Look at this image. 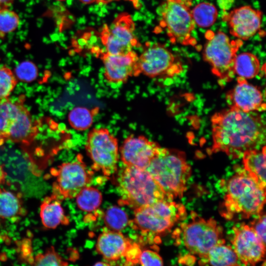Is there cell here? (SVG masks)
<instances>
[{
  "label": "cell",
  "mask_w": 266,
  "mask_h": 266,
  "mask_svg": "<svg viewBox=\"0 0 266 266\" xmlns=\"http://www.w3.org/2000/svg\"><path fill=\"white\" fill-rule=\"evenodd\" d=\"M204 260L211 266H241L242 264L233 249L225 243L212 247Z\"/></svg>",
  "instance_id": "obj_23"
},
{
  "label": "cell",
  "mask_w": 266,
  "mask_h": 266,
  "mask_svg": "<svg viewBox=\"0 0 266 266\" xmlns=\"http://www.w3.org/2000/svg\"><path fill=\"white\" fill-rule=\"evenodd\" d=\"M186 216L182 204L166 199L134 209V218L129 224L144 234H162Z\"/></svg>",
  "instance_id": "obj_5"
},
{
  "label": "cell",
  "mask_w": 266,
  "mask_h": 266,
  "mask_svg": "<svg viewBox=\"0 0 266 266\" xmlns=\"http://www.w3.org/2000/svg\"><path fill=\"white\" fill-rule=\"evenodd\" d=\"M244 169L266 187V146L262 149H253L242 155Z\"/></svg>",
  "instance_id": "obj_21"
},
{
  "label": "cell",
  "mask_w": 266,
  "mask_h": 266,
  "mask_svg": "<svg viewBox=\"0 0 266 266\" xmlns=\"http://www.w3.org/2000/svg\"><path fill=\"white\" fill-rule=\"evenodd\" d=\"M37 127L22 102L19 112L9 132L8 139L14 142L30 145L37 134Z\"/></svg>",
  "instance_id": "obj_19"
},
{
  "label": "cell",
  "mask_w": 266,
  "mask_h": 266,
  "mask_svg": "<svg viewBox=\"0 0 266 266\" xmlns=\"http://www.w3.org/2000/svg\"><path fill=\"white\" fill-rule=\"evenodd\" d=\"M6 175V173L4 171L3 166L0 165V185L4 183Z\"/></svg>",
  "instance_id": "obj_38"
},
{
  "label": "cell",
  "mask_w": 266,
  "mask_h": 266,
  "mask_svg": "<svg viewBox=\"0 0 266 266\" xmlns=\"http://www.w3.org/2000/svg\"><path fill=\"white\" fill-rule=\"evenodd\" d=\"M18 14L8 8L0 9V38L15 31L20 25Z\"/></svg>",
  "instance_id": "obj_30"
},
{
  "label": "cell",
  "mask_w": 266,
  "mask_h": 266,
  "mask_svg": "<svg viewBox=\"0 0 266 266\" xmlns=\"http://www.w3.org/2000/svg\"><path fill=\"white\" fill-rule=\"evenodd\" d=\"M160 25L172 43L194 46L195 29L191 10L184 0H164L158 8Z\"/></svg>",
  "instance_id": "obj_7"
},
{
  "label": "cell",
  "mask_w": 266,
  "mask_h": 266,
  "mask_svg": "<svg viewBox=\"0 0 266 266\" xmlns=\"http://www.w3.org/2000/svg\"><path fill=\"white\" fill-rule=\"evenodd\" d=\"M99 110L98 107L89 109L84 106L75 107L68 113L69 124L76 131H86L93 125L94 116Z\"/></svg>",
  "instance_id": "obj_26"
},
{
  "label": "cell",
  "mask_w": 266,
  "mask_h": 266,
  "mask_svg": "<svg viewBox=\"0 0 266 266\" xmlns=\"http://www.w3.org/2000/svg\"><path fill=\"white\" fill-rule=\"evenodd\" d=\"M22 101L7 98L0 100V140L8 139L9 130L17 115Z\"/></svg>",
  "instance_id": "obj_24"
},
{
  "label": "cell",
  "mask_w": 266,
  "mask_h": 266,
  "mask_svg": "<svg viewBox=\"0 0 266 266\" xmlns=\"http://www.w3.org/2000/svg\"><path fill=\"white\" fill-rule=\"evenodd\" d=\"M2 141L0 140V143L2 144Z\"/></svg>",
  "instance_id": "obj_42"
},
{
  "label": "cell",
  "mask_w": 266,
  "mask_h": 266,
  "mask_svg": "<svg viewBox=\"0 0 266 266\" xmlns=\"http://www.w3.org/2000/svg\"><path fill=\"white\" fill-rule=\"evenodd\" d=\"M260 70L259 60L255 55L244 52L236 55L234 65V72L238 77L245 79L256 76Z\"/></svg>",
  "instance_id": "obj_25"
},
{
  "label": "cell",
  "mask_w": 266,
  "mask_h": 266,
  "mask_svg": "<svg viewBox=\"0 0 266 266\" xmlns=\"http://www.w3.org/2000/svg\"><path fill=\"white\" fill-rule=\"evenodd\" d=\"M191 13L195 25L201 28L212 26L218 16L216 6L208 2H202L197 4L191 10Z\"/></svg>",
  "instance_id": "obj_27"
},
{
  "label": "cell",
  "mask_w": 266,
  "mask_h": 266,
  "mask_svg": "<svg viewBox=\"0 0 266 266\" xmlns=\"http://www.w3.org/2000/svg\"><path fill=\"white\" fill-rule=\"evenodd\" d=\"M14 72L6 66L0 67V100L7 98L17 83Z\"/></svg>",
  "instance_id": "obj_32"
},
{
  "label": "cell",
  "mask_w": 266,
  "mask_h": 266,
  "mask_svg": "<svg viewBox=\"0 0 266 266\" xmlns=\"http://www.w3.org/2000/svg\"><path fill=\"white\" fill-rule=\"evenodd\" d=\"M51 174L55 177L52 194L60 200L76 197L92 179V172L87 169L81 156L53 168Z\"/></svg>",
  "instance_id": "obj_10"
},
{
  "label": "cell",
  "mask_w": 266,
  "mask_h": 266,
  "mask_svg": "<svg viewBox=\"0 0 266 266\" xmlns=\"http://www.w3.org/2000/svg\"><path fill=\"white\" fill-rule=\"evenodd\" d=\"M138 56L133 50L121 54L102 53L100 58L103 65L105 79L109 83H121L140 75Z\"/></svg>",
  "instance_id": "obj_15"
},
{
  "label": "cell",
  "mask_w": 266,
  "mask_h": 266,
  "mask_svg": "<svg viewBox=\"0 0 266 266\" xmlns=\"http://www.w3.org/2000/svg\"><path fill=\"white\" fill-rule=\"evenodd\" d=\"M207 39L203 51L204 61L210 65L212 73L222 84L230 82L235 74L234 61L237 52L243 45L242 40H232L221 31L208 35Z\"/></svg>",
  "instance_id": "obj_6"
},
{
  "label": "cell",
  "mask_w": 266,
  "mask_h": 266,
  "mask_svg": "<svg viewBox=\"0 0 266 266\" xmlns=\"http://www.w3.org/2000/svg\"><path fill=\"white\" fill-rule=\"evenodd\" d=\"M117 183L120 196L119 204L134 209L168 199L146 169L125 166L118 174Z\"/></svg>",
  "instance_id": "obj_4"
},
{
  "label": "cell",
  "mask_w": 266,
  "mask_h": 266,
  "mask_svg": "<svg viewBox=\"0 0 266 266\" xmlns=\"http://www.w3.org/2000/svg\"><path fill=\"white\" fill-rule=\"evenodd\" d=\"M82 3L90 4L96 1L97 0H80Z\"/></svg>",
  "instance_id": "obj_40"
},
{
  "label": "cell",
  "mask_w": 266,
  "mask_h": 266,
  "mask_svg": "<svg viewBox=\"0 0 266 266\" xmlns=\"http://www.w3.org/2000/svg\"><path fill=\"white\" fill-rule=\"evenodd\" d=\"M142 266H163L162 257L156 252L151 250L141 251L139 262Z\"/></svg>",
  "instance_id": "obj_34"
},
{
  "label": "cell",
  "mask_w": 266,
  "mask_h": 266,
  "mask_svg": "<svg viewBox=\"0 0 266 266\" xmlns=\"http://www.w3.org/2000/svg\"><path fill=\"white\" fill-rule=\"evenodd\" d=\"M140 74L154 78L164 76H172L182 70L174 54L163 44H147L138 56Z\"/></svg>",
  "instance_id": "obj_11"
},
{
  "label": "cell",
  "mask_w": 266,
  "mask_h": 266,
  "mask_svg": "<svg viewBox=\"0 0 266 266\" xmlns=\"http://www.w3.org/2000/svg\"><path fill=\"white\" fill-rule=\"evenodd\" d=\"M211 151L238 158L249 150L258 149L266 141V126L261 116L234 107L216 112L211 118Z\"/></svg>",
  "instance_id": "obj_1"
},
{
  "label": "cell",
  "mask_w": 266,
  "mask_h": 266,
  "mask_svg": "<svg viewBox=\"0 0 266 266\" xmlns=\"http://www.w3.org/2000/svg\"><path fill=\"white\" fill-rule=\"evenodd\" d=\"M134 30L132 18L126 13L118 15L110 25H104L100 37L105 52L112 54H125L139 46Z\"/></svg>",
  "instance_id": "obj_12"
},
{
  "label": "cell",
  "mask_w": 266,
  "mask_h": 266,
  "mask_svg": "<svg viewBox=\"0 0 266 266\" xmlns=\"http://www.w3.org/2000/svg\"><path fill=\"white\" fill-rule=\"evenodd\" d=\"M14 0H0V9L8 8L13 3Z\"/></svg>",
  "instance_id": "obj_37"
},
{
  "label": "cell",
  "mask_w": 266,
  "mask_h": 266,
  "mask_svg": "<svg viewBox=\"0 0 266 266\" xmlns=\"http://www.w3.org/2000/svg\"><path fill=\"white\" fill-rule=\"evenodd\" d=\"M33 266H68V263L56 252L53 246H51L44 252L35 256Z\"/></svg>",
  "instance_id": "obj_31"
},
{
  "label": "cell",
  "mask_w": 266,
  "mask_h": 266,
  "mask_svg": "<svg viewBox=\"0 0 266 266\" xmlns=\"http://www.w3.org/2000/svg\"><path fill=\"white\" fill-rule=\"evenodd\" d=\"M78 207L82 210L92 212L100 206L102 201L101 193L96 188L86 186L76 196Z\"/></svg>",
  "instance_id": "obj_28"
},
{
  "label": "cell",
  "mask_w": 266,
  "mask_h": 266,
  "mask_svg": "<svg viewBox=\"0 0 266 266\" xmlns=\"http://www.w3.org/2000/svg\"><path fill=\"white\" fill-rule=\"evenodd\" d=\"M17 79L25 82H31L38 75L37 66L33 62L26 61L19 64L14 72Z\"/></svg>",
  "instance_id": "obj_33"
},
{
  "label": "cell",
  "mask_w": 266,
  "mask_h": 266,
  "mask_svg": "<svg viewBox=\"0 0 266 266\" xmlns=\"http://www.w3.org/2000/svg\"><path fill=\"white\" fill-rule=\"evenodd\" d=\"M191 218L181 225L184 244L190 253L205 259L212 247L225 243L223 228L213 218L205 219L195 212Z\"/></svg>",
  "instance_id": "obj_8"
},
{
  "label": "cell",
  "mask_w": 266,
  "mask_h": 266,
  "mask_svg": "<svg viewBox=\"0 0 266 266\" xmlns=\"http://www.w3.org/2000/svg\"><path fill=\"white\" fill-rule=\"evenodd\" d=\"M235 0H217V4L220 9L226 12L229 10L233 4Z\"/></svg>",
  "instance_id": "obj_36"
},
{
  "label": "cell",
  "mask_w": 266,
  "mask_h": 266,
  "mask_svg": "<svg viewBox=\"0 0 266 266\" xmlns=\"http://www.w3.org/2000/svg\"><path fill=\"white\" fill-rule=\"evenodd\" d=\"M265 202L266 187L239 169L227 181L221 213L228 220L235 215L248 219L262 212Z\"/></svg>",
  "instance_id": "obj_2"
},
{
  "label": "cell",
  "mask_w": 266,
  "mask_h": 266,
  "mask_svg": "<svg viewBox=\"0 0 266 266\" xmlns=\"http://www.w3.org/2000/svg\"><path fill=\"white\" fill-rule=\"evenodd\" d=\"M237 81L234 88L226 95L229 107H234L247 113L265 111L264 96L259 88L240 77H237Z\"/></svg>",
  "instance_id": "obj_18"
},
{
  "label": "cell",
  "mask_w": 266,
  "mask_h": 266,
  "mask_svg": "<svg viewBox=\"0 0 266 266\" xmlns=\"http://www.w3.org/2000/svg\"><path fill=\"white\" fill-rule=\"evenodd\" d=\"M93 266H110L106 263L102 262H99L96 263Z\"/></svg>",
  "instance_id": "obj_39"
},
{
  "label": "cell",
  "mask_w": 266,
  "mask_h": 266,
  "mask_svg": "<svg viewBox=\"0 0 266 266\" xmlns=\"http://www.w3.org/2000/svg\"><path fill=\"white\" fill-rule=\"evenodd\" d=\"M40 217L43 226L47 229H54L60 225L69 224V219L65 214L61 200L53 194L46 197L42 201Z\"/></svg>",
  "instance_id": "obj_20"
},
{
  "label": "cell",
  "mask_w": 266,
  "mask_h": 266,
  "mask_svg": "<svg viewBox=\"0 0 266 266\" xmlns=\"http://www.w3.org/2000/svg\"><path fill=\"white\" fill-rule=\"evenodd\" d=\"M257 215L249 225L262 242L266 245V215L261 212Z\"/></svg>",
  "instance_id": "obj_35"
},
{
  "label": "cell",
  "mask_w": 266,
  "mask_h": 266,
  "mask_svg": "<svg viewBox=\"0 0 266 266\" xmlns=\"http://www.w3.org/2000/svg\"><path fill=\"white\" fill-rule=\"evenodd\" d=\"M86 151L93 162L94 170L110 176L117 170L119 159L118 142L108 129L94 128L87 134Z\"/></svg>",
  "instance_id": "obj_9"
},
{
  "label": "cell",
  "mask_w": 266,
  "mask_h": 266,
  "mask_svg": "<svg viewBox=\"0 0 266 266\" xmlns=\"http://www.w3.org/2000/svg\"><path fill=\"white\" fill-rule=\"evenodd\" d=\"M58 0V1H64V0Z\"/></svg>",
  "instance_id": "obj_41"
},
{
  "label": "cell",
  "mask_w": 266,
  "mask_h": 266,
  "mask_svg": "<svg viewBox=\"0 0 266 266\" xmlns=\"http://www.w3.org/2000/svg\"><path fill=\"white\" fill-rule=\"evenodd\" d=\"M96 250L108 261H115L126 257L129 262H139L141 251L137 244L121 233L110 230L100 233L97 241Z\"/></svg>",
  "instance_id": "obj_13"
},
{
  "label": "cell",
  "mask_w": 266,
  "mask_h": 266,
  "mask_svg": "<svg viewBox=\"0 0 266 266\" xmlns=\"http://www.w3.org/2000/svg\"><path fill=\"white\" fill-rule=\"evenodd\" d=\"M146 170L172 200L183 197L191 175V167L183 151L162 147Z\"/></svg>",
  "instance_id": "obj_3"
},
{
  "label": "cell",
  "mask_w": 266,
  "mask_h": 266,
  "mask_svg": "<svg viewBox=\"0 0 266 266\" xmlns=\"http://www.w3.org/2000/svg\"><path fill=\"white\" fill-rule=\"evenodd\" d=\"M232 243L233 250L241 263L255 266L265 256L266 245L257 235L249 225L241 223L233 228Z\"/></svg>",
  "instance_id": "obj_14"
},
{
  "label": "cell",
  "mask_w": 266,
  "mask_h": 266,
  "mask_svg": "<svg viewBox=\"0 0 266 266\" xmlns=\"http://www.w3.org/2000/svg\"><path fill=\"white\" fill-rule=\"evenodd\" d=\"M160 148L158 143L143 135H131L121 147V160L125 166L146 169Z\"/></svg>",
  "instance_id": "obj_16"
},
{
  "label": "cell",
  "mask_w": 266,
  "mask_h": 266,
  "mask_svg": "<svg viewBox=\"0 0 266 266\" xmlns=\"http://www.w3.org/2000/svg\"><path fill=\"white\" fill-rule=\"evenodd\" d=\"M104 222L110 230L118 232L129 224L127 213L116 206H110L107 209L104 216Z\"/></svg>",
  "instance_id": "obj_29"
},
{
  "label": "cell",
  "mask_w": 266,
  "mask_h": 266,
  "mask_svg": "<svg viewBox=\"0 0 266 266\" xmlns=\"http://www.w3.org/2000/svg\"><path fill=\"white\" fill-rule=\"evenodd\" d=\"M21 197L10 191L0 189V218L10 219L25 214Z\"/></svg>",
  "instance_id": "obj_22"
},
{
  "label": "cell",
  "mask_w": 266,
  "mask_h": 266,
  "mask_svg": "<svg viewBox=\"0 0 266 266\" xmlns=\"http://www.w3.org/2000/svg\"><path fill=\"white\" fill-rule=\"evenodd\" d=\"M261 11L250 5L225 12L223 20L229 26L230 33L237 39L246 40L255 35L260 30L262 19Z\"/></svg>",
  "instance_id": "obj_17"
}]
</instances>
